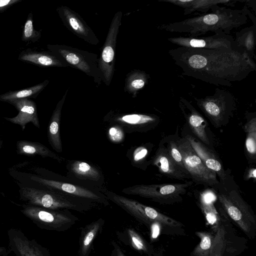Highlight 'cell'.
<instances>
[{
	"label": "cell",
	"instance_id": "cell-10",
	"mask_svg": "<svg viewBox=\"0 0 256 256\" xmlns=\"http://www.w3.org/2000/svg\"><path fill=\"white\" fill-rule=\"evenodd\" d=\"M192 184V182L186 181L180 184H138L124 188L122 192L139 196L161 204H170L182 201V196Z\"/></svg>",
	"mask_w": 256,
	"mask_h": 256
},
{
	"label": "cell",
	"instance_id": "cell-33",
	"mask_svg": "<svg viewBox=\"0 0 256 256\" xmlns=\"http://www.w3.org/2000/svg\"><path fill=\"white\" fill-rule=\"evenodd\" d=\"M246 132V149L248 156L255 160L256 154V117L255 114L248 119L244 126Z\"/></svg>",
	"mask_w": 256,
	"mask_h": 256
},
{
	"label": "cell",
	"instance_id": "cell-41",
	"mask_svg": "<svg viewBox=\"0 0 256 256\" xmlns=\"http://www.w3.org/2000/svg\"><path fill=\"white\" fill-rule=\"evenodd\" d=\"M111 244L112 247V250L110 254V256H126L122 250L121 248L118 244L112 240Z\"/></svg>",
	"mask_w": 256,
	"mask_h": 256
},
{
	"label": "cell",
	"instance_id": "cell-44",
	"mask_svg": "<svg viewBox=\"0 0 256 256\" xmlns=\"http://www.w3.org/2000/svg\"></svg>",
	"mask_w": 256,
	"mask_h": 256
},
{
	"label": "cell",
	"instance_id": "cell-15",
	"mask_svg": "<svg viewBox=\"0 0 256 256\" xmlns=\"http://www.w3.org/2000/svg\"><path fill=\"white\" fill-rule=\"evenodd\" d=\"M56 12L65 26L74 34L89 44L99 43L93 30L77 12L64 6L58 7Z\"/></svg>",
	"mask_w": 256,
	"mask_h": 256
},
{
	"label": "cell",
	"instance_id": "cell-1",
	"mask_svg": "<svg viewBox=\"0 0 256 256\" xmlns=\"http://www.w3.org/2000/svg\"><path fill=\"white\" fill-rule=\"evenodd\" d=\"M168 53L183 75L217 86H231L256 70L254 60L237 46L220 50L178 47Z\"/></svg>",
	"mask_w": 256,
	"mask_h": 256
},
{
	"label": "cell",
	"instance_id": "cell-7",
	"mask_svg": "<svg viewBox=\"0 0 256 256\" xmlns=\"http://www.w3.org/2000/svg\"><path fill=\"white\" fill-rule=\"evenodd\" d=\"M21 212L41 229L64 232L78 220L68 210H51L24 204Z\"/></svg>",
	"mask_w": 256,
	"mask_h": 256
},
{
	"label": "cell",
	"instance_id": "cell-14",
	"mask_svg": "<svg viewBox=\"0 0 256 256\" xmlns=\"http://www.w3.org/2000/svg\"><path fill=\"white\" fill-rule=\"evenodd\" d=\"M8 249L16 256H50L49 250L34 239H29L18 228H12L7 232Z\"/></svg>",
	"mask_w": 256,
	"mask_h": 256
},
{
	"label": "cell",
	"instance_id": "cell-13",
	"mask_svg": "<svg viewBox=\"0 0 256 256\" xmlns=\"http://www.w3.org/2000/svg\"><path fill=\"white\" fill-rule=\"evenodd\" d=\"M168 40L179 47L188 48L220 50L236 46L234 37L224 33H216L206 36L173 37L168 38Z\"/></svg>",
	"mask_w": 256,
	"mask_h": 256
},
{
	"label": "cell",
	"instance_id": "cell-5",
	"mask_svg": "<svg viewBox=\"0 0 256 256\" xmlns=\"http://www.w3.org/2000/svg\"><path fill=\"white\" fill-rule=\"evenodd\" d=\"M194 98L198 107L216 128L227 124L236 108L234 96L225 89L216 88L212 95Z\"/></svg>",
	"mask_w": 256,
	"mask_h": 256
},
{
	"label": "cell",
	"instance_id": "cell-21",
	"mask_svg": "<svg viewBox=\"0 0 256 256\" xmlns=\"http://www.w3.org/2000/svg\"><path fill=\"white\" fill-rule=\"evenodd\" d=\"M215 191L214 189H208L200 192L198 200V205L214 234L217 232L222 221L218 209L214 204L217 200Z\"/></svg>",
	"mask_w": 256,
	"mask_h": 256
},
{
	"label": "cell",
	"instance_id": "cell-32",
	"mask_svg": "<svg viewBox=\"0 0 256 256\" xmlns=\"http://www.w3.org/2000/svg\"><path fill=\"white\" fill-rule=\"evenodd\" d=\"M70 168L74 174L81 178L98 181L101 177L95 167L84 161L75 160L71 163Z\"/></svg>",
	"mask_w": 256,
	"mask_h": 256
},
{
	"label": "cell",
	"instance_id": "cell-19",
	"mask_svg": "<svg viewBox=\"0 0 256 256\" xmlns=\"http://www.w3.org/2000/svg\"><path fill=\"white\" fill-rule=\"evenodd\" d=\"M222 216L220 226L214 234L210 256H228L236 252L232 246V232H230V220L226 216L220 208H218Z\"/></svg>",
	"mask_w": 256,
	"mask_h": 256
},
{
	"label": "cell",
	"instance_id": "cell-26",
	"mask_svg": "<svg viewBox=\"0 0 256 256\" xmlns=\"http://www.w3.org/2000/svg\"><path fill=\"white\" fill-rule=\"evenodd\" d=\"M116 234L119 240L134 250L150 256L154 252L152 246L134 228H126L122 231H117Z\"/></svg>",
	"mask_w": 256,
	"mask_h": 256
},
{
	"label": "cell",
	"instance_id": "cell-35",
	"mask_svg": "<svg viewBox=\"0 0 256 256\" xmlns=\"http://www.w3.org/2000/svg\"><path fill=\"white\" fill-rule=\"evenodd\" d=\"M41 38V32L36 30L33 26V14L30 12L24 24L22 40L28 42L34 43L38 41Z\"/></svg>",
	"mask_w": 256,
	"mask_h": 256
},
{
	"label": "cell",
	"instance_id": "cell-37",
	"mask_svg": "<svg viewBox=\"0 0 256 256\" xmlns=\"http://www.w3.org/2000/svg\"><path fill=\"white\" fill-rule=\"evenodd\" d=\"M124 132L122 128L118 126H114L110 128L108 131V136L113 142L119 143L124 138Z\"/></svg>",
	"mask_w": 256,
	"mask_h": 256
},
{
	"label": "cell",
	"instance_id": "cell-2",
	"mask_svg": "<svg viewBox=\"0 0 256 256\" xmlns=\"http://www.w3.org/2000/svg\"><path fill=\"white\" fill-rule=\"evenodd\" d=\"M210 13L203 14L182 20L162 24L158 28L171 32L185 33L190 36H200L208 32L230 34L248 21V8L233 10L227 6L215 5Z\"/></svg>",
	"mask_w": 256,
	"mask_h": 256
},
{
	"label": "cell",
	"instance_id": "cell-18",
	"mask_svg": "<svg viewBox=\"0 0 256 256\" xmlns=\"http://www.w3.org/2000/svg\"><path fill=\"white\" fill-rule=\"evenodd\" d=\"M14 106L18 110V114L13 118H4L6 120L20 126L24 130L26 124H32L40 128L36 103L30 98H22L7 102Z\"/></svg>",
	"mask_w": 256,
	"mask_h": 256
},
{
	"label": "cell",
	"instance_id": "cell-6",
	"mask_svg": "<svg viewBox=\"0 0 256 256\" xmlns=\"http://www.w3.org/2000/svg\"><path fill=\"white\" fill-rule=\"evenodd\" d=\"M47 48L69 66L82 71L92 78L98 86L103 82L97 54L64 44H48Z\"/></svg>",
	"mask_w": 256,
	"mask_h": 256
},
{
	"label": "cell",
	"instance_id": "cell-30",
	"mask_svg": "<svg viewBox=\"0 0 256 256\" xmlns=\"http://www.w3.org/2000/svg\"><path fill=\"white\" fill-rule=\"evenodd\" d=\"M150 76L146 72L134 70L128 72L125 79L124 90L136 97L138 92L148 84Z\"/></svg>",
	"mask_w": 256,
	"mask_h": 256
},
{
	"label": "cell",
	"instance_id": "cell-9",
	"mask_svg": "<svg viewBox=\"0 0 256 256\" xmlns=\"http://www.w3.org/2000/svg\"><path fill=\"white\" fill-rule=\"evenodd\" d=\"M176 142L182 156L185 168L192 182L212 187L216 191L226 190L218 180L216 174L206 168L184 137L178 139Z\"/></svg>",
	"mask_w": 256,
	"mask_h": 256
},
{
	"label": "cell",
	"instance_id": "cell-29",
	"mask_svg": "<svg viewBox=\"0 0 256 256\" xmlns=\"http://www.w3.org/2000/svg\"><path fill=\"white\" fill-rule=\"evenodd\" d=\"M234 38L236 46L243 50L251 58L256 59L254 50L256 42V26H251L242 28L236 32Z\"/></svg>",
	"mask_w": 256,
	"mask_h": 256
},
{
	"label": "cell",
	"instance_id": "cell-38",
	"mask_svg": "<svg viewBox=\"0 0 256 256\" xmlns=\"http://www.w3.org/2000/svg\"><path fill=\"white\" fill-rule=\"evenodd\" d=\"M148 150L145 146H140L134 151L132 155L133 161L136 163L143 162L148 155Z\"/></svg>",
	"mask_w": 256,
	"mask_h": 256
},
{
	"label": "cell",
	"instance_id": "cell-17",
	"mask_svg": "<svg viewBox=\"0 0 256 256\" xmlns=\"http://www.w3.org/2000/svg\"><path fill=\"white\" fill-rule=\"evenodd\" d=\"M179 106L194 134L203 144L210 145V141L206 132L207 122L204 117L192 104L183 98L179 100Z\"/></svg>",
	"mask_w": 256,
	"mask_h": 256
},
{
	"label": "cell",
	"instance_id": "cell-31",
	"mask_svg": "<svg viewBox=\"0 0 256 256\" xmlns=\"http://www.w3.org/2000/svg\"><path fill=\"white\" fill-rule=\"evenodd\" d=\"M49 80H46L43 82L23 90L8 91L0 95V101H8L22 98H36L48 84Z\"/></svg>",
	"mask_w": 256,
	"mask_h": 256
},
{
	"label": "cell",
	"instance_id": "cell-12",
	"mask_svg": "<svg viewBox=\"0 0 256 256\" xmlns=\"http://www.w3.org/2000/svg\"><path fill=\"white\" fill-rule=\"evenodd\" d=\"M30 179L44 188L60 192L92 202H97L104 206L108 204L106 197L90 189L78 185L48 179L35 175H32Z\"/></svg>",
	"mask_w": 256,
	"mask_h": 256
},
{
	"label": "cell",
	"instance_id": "cell-43",
	"mask_svg": "<svg viewBox=\"0 0 256 256\" xmlns=\"http://www.w3.org/2000/svg\"><path fill=\"white\" fill-rule=\"evenodd\" d=\"M2 144H3L2 140L1 138L0 137V150L2 147Z\"/></svg>",
	"mask_w": 256,
	"mask_h": 256
},
{
	"label": "cell",
	"instance_id": "cell-40",
	"mask_svg": "<svg viewBox=\"0 0 256 256\" xmlns=\"http://www.w3.org/2000/svg\"><path fill=\"white\" fill-rule=\"evenodd\" d=\"M22 0H0V12H3L12 6Z\"/></svg>",
	"mask_w": 256,
	"mask_h": 256
},
{
	"label": "cell",
	"instance_id": "cell-34",
	"mask_svg": "<svg viewBox=\"0 0 256 256\" xmlns=\"http://www.w3.org/2000/svg\"><path fill=\"white\" fill-rule=\"evenodd\" d=\"M195 234L200 238V242L190 256H210L214 234L212 232L206 231L196 232Z\"/></svg>",
	"mask_w": 256,
	"mask_h": 256
},
{
	"label": "cell",
	"instance_id": "cell-3",
	"mask_svg": "<svg viewBox=\"0 0 256 256\" xmlns=\"http://www.w3.org/2000/svg\"><path fill=\"white\" fill-rule=\"evenodd\" d=\"M19 194L20 200L27 204L51 210H71L83 212L94 206L90 201L46 188L22 186Z\"/></svg>",
	"mask_w": 256,
	"mask_h": 256
},
{
	"label": "cell",
	"instance_id": "cell-23",
	"mask_svg": "<svg viewBox=\"0 0 256 256\" xmlns=\"http://www.w3.org/2000/svg\"><path fill=\"white\" fill-rule=\"evenodd\" d=\"M18 60L44 67L70 66L61 58L50 52H38L28 48L19 54Z\"/></svg>",
	"mask_w": 256,
	"mask_h": 256
},
{
	"label": "cell",
	"instance_id": "cell-24",
	"mask_svg": "<svg viewBox=\"0 0 256 256\" xmlns=\"http://www.w3.org/2000/svg\"><path fill=\"white\" fill-rule=\"evenodd\" d=\"M104 224V220L100 218L81 228L78 256H89L93 249L94 240L102 231Z\"/></svg>",
	"mask_w": 256,
	"mask_h": 256
},
{
	"label": "cell",
	"instance_id": "cell-39",
	"mask_svg": "<svg viewBox=\"0 0 256 256\" xmlns=\"http://www.w3.org/2000/svg\"><path fill=\"white\" fill-rule=\"evenodd\" d=\"M163 225L160 222H155L152 223L148 228L150 229V238L151 241H154L160 236Z\"/></svg>",
	"mask_w": 256,
	"mask_h": 256
},
{
	"label": "cell",
	"instance_id": "cell-8",
	"mask_svg": "<svg viewBox=\"0 0 256 256\" xmlns=\"http://www.w3.org/2000/svg\"><path fill=\"white\" fill-rule=\"evenodd\" d=\"M106 198L138 220L148 227L155 222H160L164 226L169 228H180L182 223L136 200L116 194L111 191L106 192Z\"/></svg>",
	"mask_w": 256,
	"mask_h": 256
},
{
	"label": "cell",
	"instance_id": "cell-25",
	"mask_svg": "<svg viewBox=\"0 0 256 256\" xmlns=\"http://www.w3.org/2000/svg\"><path fill=\"white\" fill-rule=\"evenodd\" d=\"M68 90L58 102L49 122L48 128V138L49 144L54 150L58 152L62 151V142L60 136V122L62 111Z\"/></svg>",
	"mask_w": 256,
	"mask_h": 256
},
{
	"label": "cell",
	"instance_id": "cell-28",
	"mask_svg": "<svg viewBox=\"0 0 256 256\" xmlns=\"http://www.w3.org/2000/svg\"><path fill=\"white\" fill-rule=\"evenodd\" d=\"M115 120L122 124L136 126L140 130H148L158 125L160 118L154 114H133L120 116Z\"/></svg>",
	"mask_w": 256,
	"mask_h": 256
},
{
	"label": "cell",
	"instance_id": "cell-22",
	"mask_svg": "<svg viewBox=\"0 0 256 256\" xmlns=\"http://www.w3.org/2000/svg\"><path fill=\"white\" fill-rule=\"evenodd\" d=\"M160 2H166L180 6L184 9V15L190 14L194 12H202L204 14L210 10L211 8L219 4H224L226 6L234 7L238 2L244 0H160Z\"/></svg>",
	"mask_w": 256,
	"mask_h": 256
},
{
	"label": "cell",
	"instance_id": "cell-4",
	"mask_svg": "<svg viewBox=\"0 0 256 256\" xmlns=\"http://www.w3.org/2000/svg\"><path fill=\"white\" fill-rule=\"evenodd\" d=\"M218 202L228 218L250 240L256 235V217L252 208L236 190L217 191Z\"/></svg>",
	"mask_w": 256,
	"mask_h": 256
},
{
	"label": "cell",
	"instance_id": "cell-27",
	"mask_svg": "<svg viewBox=\"0 0 256 256\" xmlns=\"http://www.w3.org/2000/svg\"><path fill=\"white\" fill-rule=\"evenodd\" d=\"M16 152L18 154L24 156L38 155L43 158L50 157L60 162L64 158L50 150L46 146L37 142L20 140L16 143Z\"/></svg>",
	"mask_w": 256,
	"mask_h": 256
},
{
	"label": "cell",
	"instance_id": "cell-20",
	"mask_svg": "<svg viewBox=\"0 0 256 256\" xmlns=\"http://www.w3.org/2000/svg\"><path fill=\"white\" fill-rule=\"evenodd\" d=\"M152 163L158 168L160 174L168 178L186 182L190 178L175 163L168 154L166 147L162 145L158 146Z\"/></svg>",
	"mask_w": 256,
	"mask_h": 256
},
{
	"label": "cell",
	"instance_id": "cell-16",
	"mask_svg": "<svg viewBox=\"0 0 256 256\" xmlns=\"http://www.w3.org/2000/svg\"><path fill=\"white\" fill-rule=\"evenodd\" d=\"M184 138L189 142L206 168L214 172L220 178V182L224 189L228 190L226 186L229 180V176L224 170L218 158L206 146L194 136L186 134Z\"/></svg>",
	"mask_w": 256,
	"mask_h": 256
},
{
	"label": "cell",
	"instance_id": "cell-42",
	"mask_svg": "<svg viewBox=\"0 0 256 256\" xmlns=\"http://www.w3.org/2000/svg\"><path fill=\"white\" fill-rule=\"evenodd\" d=\"M11 252L10 250L5 246H0V256H7Z\"/></svg>",
	"mask_w": 256,
	"mask_h": 256
},
{
	"label": "cell",
	"instance_id": "cell-36",
	"mask_svg": "<svg viewBox=\"0 0 256 256\" xmlns=\"http://www.w3.org/2000/svg\"><path fill=\"white\" fill-rule=\"evenodd\" d=\"M166 147L167 149L168 154L172 160L184 173L190 176L185 168L182 156L178 148L176 140H169L168 142L167 146Z\"/></svg>",
	"mask_w": 256,
	"mask_h": 256
},
{
	"label": "cell",
	"instance_id": "cell-11",
	"mask_svg": "<svg viewBox=\"0 0 256 256\" xmlns=\"http://www.w3.org/2000/svg\"><path fill=\"white\" fill-rule=\"evenodd\" d=\"M122 16V13L120 11L114 15L98 58L103 82L107 86L110 85L114 72L116 48Z\"/></svg>",
	"mask_w": 256,
	"mask_h": 256
}]
</instances>
